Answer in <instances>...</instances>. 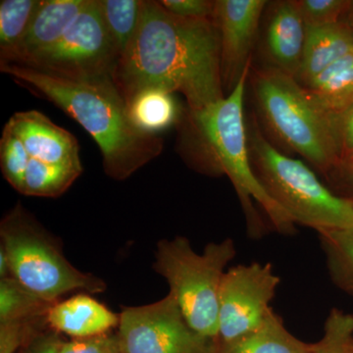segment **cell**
I'll list each match as a JSON object with an SVG mask.
<instances>
[{
  "label": "cell",
  "instance_id": "cell-29",
  "mask_svg": "<svg viewBox=\"0 0 353 353\" xmlns=\"http://www.w3.org/2000/svg\"><path fill=\"white\" fill-rule=\"evenodd\" d=\"M120 347L118 334H103L90 338L62 341L58 353H114Z\"/></svg>",
  "mask_w": 353,
  "mask_h": 353
},
{
  "label": "cell",
  "instance_id": "cell-16",
  "mask_svg": "<svg viewBox=\"0 0 353 353\" xmlns=\"http://www.w3.org/2000/svg\"><path fill=\"white\" fill-rule=\"evenodd\" d=\"M353 53V29L343 23L306 27L303 61L297 76L306 85L334 62Z\"/></svg>",
  "mask_w": 353,
  "mask_h": 353
},
{
  "label": "cell",
  "instance_id": "cell-28",
  "mask_svg": "<svg viewBox=\"0 0 353 353\" xmlns=\"http://www.w3.org/2000/svg\"><path fill=\"white\" fill-rule=\"evenodd\" d=\"M296 4L306 27H321L339 23V18L352 2L343 0H299Z\"/></svg>",
  "mask_w": 353,
  "mask_h": 353
},
{
  "label": "cell",
  "instance_id": "cell-36",
  "mask_svg": "<svg viewBox=\"0 0 353 353\" xmlns=\"http://www.w3.org/2000/svg\"><path fill=\"white\" fill-rule=\"evenodd\" d=\"M114 353H125V352H123L122 348H121V347H119V348H118V350H116V352H114Z\"/></svg>",
  "mask_w": 353,
  "mask_h": 353
},
{
  "label": "cell",
  "instance_id": "cell-30",
  "mask_svg": "<svg viewBox=\"0 0 353 353\" xmlns=\"http://www.w3.org/2000/svg\"><path fill=\"white\" fill-rule=\"evenodd\" d=\"M167 11L187 19H213L215 1L208 0H162Z\"/></svg>",
  "mask_w": 353,
  "mask_h": 353
},
{
  "label": "cell",
  "instance_id": "cell-3",
  "mask_svg": "<svg viewBox=\"0 0 353 353\" xmlns=\"http://www.w3.org/2000/svg\"><path fill=\"white\" fill-rule=\"evenodd\" d=\"M250 63L230 94L194 113V122L208 145L218 170L226 174L240 199L248 236L261 239L268 231L255 203L266 213L272 228L279 234H294L296 223L267 192L250 160L243 101Z\"/></svg>",
  "mask_w": 353,
  "mask_h": 353
},
{
  "label": "cell",
  "instance_id": "cell-37",
  "mask_svg": "<svg viewBox=\"0 0 353 353\" xmlns=\"http://www.w3.org/2000/svg\"><path fill=\"white\" fill-rule=\"evenodd\" d=\"M352 23H353V10H352Z\"/></svg>",
  "mask_w": 353,
  "mask_h": 353
},
{
  "label": "cell",
  "instance_id": "cell-31",
  "mask_svg": "<svg viewBox=\"0 0 353 353\" xmlns=\"http://www.w3.org/2000/svg\"><path fill=\"white\" fill-rule=\"evenodd\" d=\"M62 341L57 332L43 331L18 353H58Z\"/></svg>",
  "mask_w": 353,
  "mask_h": 353
},
{
  "label": "cell",
  "instance_id": "cell-35",
  "mask_svg": "<svg viewBox=\"0 0 353 353\" xmlns=\"http://www.w3.org/2000/svg\"><path fill=\"white\" fill-rule=\"evenodd\" d=\"M345 170H347L345 178H347V183L353 188V169H345Z\"/></svg>",
  "mask_w": 353,
  "mask_h": 353
},
{
  "label": "cell",
  "instance_id": "cell-18",
  "mask_svg": "<svg viewBox=\"0 0 353 353\" xmlns=\"http://www.w3.org/2000/svg\"><path fill=\"white\" fill-rule=\"evenodd\" d=\"M132 125L148 134L157 136L176 122L178 108L172 92L159 88L139 90L126 103Z\"/></svg>",
  "mask_w": 353,
  "mask_h": 353
},
{
  "label": "cell",
  "instance_id": "cell-33",
  "mask_svg": "<svg viewBox=\"0 0 353 353\" xmlns=\"http://www.w3.org/2000/svg\"><path fill=\"white\" fill-rule=\"evenodd\" d=\"M9 277H11L10 262L6 250L0 246V279Z\"/></svg>",
  "mask_w": 353,
  "mask_h": 353
},
{
  "label": "cell",
  "instance_id": "cell-17",
  "mask_svg": "<svg viewBox=\"0 0 353 353\" xmlns=\"http://www.w3.org/2000/svg\"><path fill=\"white\" fill-rule=\"evenodd\" d=\"M216 353H313V343H304L290 334L272 308L252 333L230 343H216Z\"/></svg>",
  "mask_w": 353,
  "mask_h": 353
},
{
  "label": "cell",
  "instance_id": "cell-13",
  "mask_svg": "<svg viewBox=\"0 0 353 353\" xmlns=\"http://www.w3.org/2000/svg\"><path fill=\"white\" fill-rule=\"evenodd\" d=\"M48 327L75 339L109 333L119 327L120 315L88 294H78L53 304L46 315Z\"/></svg>",
  "mask_w": 353,
  "mask_h": 353
},
{
  "label": "cell",
  "instance_id": "cell-25",
  "mask_svg": "<svg viewBox=\"0 0 353 353\" xmlns=\"http://www.w3.org/2000/svg\"><path fill=\"white\" fill-rule=\"evenodd\" d=\"M30 159L31 157L21 139L6 124L0 139V166L4 179L20 194L24 189L26 171Z\"/></svg>",
  "mask_w": 353,
  "mask_h": 353
},
{
  "label": "cell",
  "instance_id": "cell-22",
  "mask_svg": "<svg viewBox=\"0 0 353 353\" xmlns=\"http://www.w3.org/2000/svg\"><path fill=\"white\" fill-rule=\"evenodd\" d=\"M318 234L330 277L353 296V230H322Z\"/></svg>",
  "mask_w": 353,
  "mask_h": 353
},
{
  "label": "cell",
  "instance_id": "cell-10",
  "mask_svg": "<svg viewBox=\"0 0 353 353\" xmlns=\"http://www.w3.org/2000/svg\"><path fill=\"white\" fill-rule=\"evenodd\" d=\"M271 263L238 265L225 273L219 294L217 343L252 333L263 323L280 284Z\"/></svg>",
  "mask_w": 353,
  "mask_h": 353
},
{
  "label": "cell",
  "instance_id": "cell-14",
  "mask_svg": "<svg viewBox=\"0 0 353 353\" xmlns=\"http://www.w3.org/2000/svg\"><path fill=\"white\" fill-rule=\"evenodd\" d=\"M88 2V0H41L12 64H25L57 43Z\"/></svg>",
  "mask_w": 353,
  "mask_h": 353
},
{
  "label": "cell",
  "instance_id": "cell-21",
  "mask_svg": "<svg viewBox=\"0 0 353 353\" xmlns=\"http://www.w3.org/2000/svg\"><path fill=\"white\" fill-rule=\"evenodd\" d=\"M82 173L83 165L51 164L31 158L26 171L22 194L41 197L60 196Z\"/></svg>",
  "mask_w": 353,
  "mask_h": 353
},
{
  "label": "cell",
  "instance_id": "cell-8",
  "mask_svg": "<svg viewBox=\"0 0 353 353\" xmlns=\"http://www.w3.org/2000/svg\"><path fill=\"white\" fill-rule=\"evenodd\" d=\"M118 59L99 0H88L57 43L22 66L70 80H92L111 77Z\"/></svg>",
  "mask_w": 353,
  "mask_h": 353
},
{
  "label": "cell",
  "instance_id": "cell-1",
  "mask_svg": "<svg viewBox=\"0 0 353 353\" xmlns=\"http://www.w3.org/2000/svg\"><path fill=\"white\" fill-rule=\"evenodd\" d=\"M111 78L126 103L148 88L181 92L192 114L224 99L214 19L178 17L160 1H143L138 30Z\"/></svg>",
  "mask_w": 353,
  "mask_h": 353
},
{
  "label": "cell",
  "instance_id": "cell-7",
  "mask_svg": "<svg viewBox=\"0 0 353 353\" xmlns=\"http://www.w3.org/2000/svg\"><path fill=\"white\" fill-rule=\"evenodd\" d=\"M1 246L10 262L11 277L50 303L74 290L99 294L106 284L75 268L52 234L22 204L9 211L0 224Z\"/></svg>",
  "mask_w": 353,
  "mask_h": 353
},
{
  "label": "cell",
  "instance_id": "cell-32",
  "mask_svg": "<svg viewBox=\"0 0 353 353\" xmlns=\"http://www.w3.org/2000/svg\"><path fill=\"white\" fill-rule=\"evenodd\" d=\"M339 134H340L341 161L353 152V103L338 116Z\"/></svg>",
  "mask_w": 353,
  "mask_h": 353
},
{
  "label": "cell",
  "instance_id": "cell-34",
  "mask_svg": "<svg viewBox=\"0 0 353 353\" xmlns=\"http://www.w3.org/2000/svg\"><path fill=\"white\" fill-rule=\"evenodd\" d=\"M341 162L345 163V169H353V152L350 153V154L343 158Z\"/></svg>",
  "mask_w": 353,
  "mask_h": 353
},
{
  "label": "cell",
  "instance_id": "cell-23",
  "mask_svg": "<svg viewBox=\"0 0 353 353\" xmlns=\"http://www.w3.org/2000/svg\"><path fill=\"white\" fill-rule=\"evenodd\" d=\"M12 277L0 279V324L46 317L53 304Z\"/></svg>",
  "mask_w": 353,
  "mask_h": 353
},
{
  "label": "cell",
  "instance_id": "cell-19",
  "mask_svg": "<svg viewBox=\"0 0 353 353\" xmlns=\"http://www.w3.org/2000/svg\"><path fill=\"white\" fill-rule=\"evenodd\" d=\"M306 88L326 110L340 115L353 103V53L334 62Z\"/></svg>",
  "mask_w": 353,
  "mask_h": 353
},
{
  "label": "cell",
  "instance_id": "cell-4",
  "mask_svg": "<svg viewBox=\"0 0 353 353\" xmlns=\"http://www.w3.org/2000/svg\"><path fill=\"white\" fill-rule=\"evenodd\" d=\"M253 88L265 121L285 145L324 173L341 163L338 116L323 108L294 76L277 67L260 69Z\"/></svg>",
  "mask_w": 353,
  "mask_h": 353
},
{
  "label": "cell",
  "instance_id": "cell-5",
  "mask_svg": "<svg viewBox=\"0 0 353 353\" xmlns=\"http://www.w3.org/2000/svg\"><path fill=\"white\" fill-rule=\"evenodd\" d=\"M255 173L272 199L294 223L322 230H353V201L336 196L301 160L279 152L259 125L250 136Z\"/></svg>",
  "mask_w": 353,
  "mask_h": 353
},
{
  "label": "cell",
  "instance_id": "cell-12",
  "mask_svg": "<svg viewBox=\"0 0 353 353\" xmlns=\"http://www.w3.org/2000/svg\"><path fill=\"white\" fill-rule=\"evenodd\" d=\"M6 124L21 139L30 157L46 163L82 166L75 137L39 111L15 113Z\"/></svg>",
  "mask_w": 353,
  "mask_h": 353
},
{
  "label": "cell",
  "instance_id": "cell-15",
  "mask_svg": "<svg viewBox=\"0 0 353 353\" xmlns=\"http://www.w3.org/2000/svg\"><path fill=\"white\" fill-rule=\"evenodd\" d=\"M305 39L306 26L296 1L277 2L267 29V46L277 68L290 75H297Z\"/></svg>",
  "mask_w": 353,
  "mask_h": 353
},
{
  "label": "cell",
  "instance_id": "cell-9",
  "mask_svg": "<svg viewBox=\"0 0 353 353\" xmlns=\"http://www.w3.org/2000/svg\"><path fill=\"white\" fill-rule=\"evenodd\" d=\"M117 334L125 353H216V341L190 328L170 292L157 303L123 308Z\"/></svg>",
  "mask_w": 353,
  "mask_h": 353
},
{
  "label": "cell",
  "instance_id": "cell-26",
  "mask_svg": "<svg viewBox=\"0 0 353 353\" xmlns=\"http://www.w3.org/2000/svg\"><path fill=\"white\" fill-rule=\"evenodd\" d=\"M313 353H353V314L332 309L325 322L324 336L313 343Z\"/></svg>",
  "mask_w": 353,
  "mask_h": 353
},
{
  "label": "cell",
  "instance_id": "cell-24",
  "mask_svg": "<svg viewBox=\"0 0 353 353\" xmlns=\"http://www.w3.org/2000/svg\"><path fill=\"white\" fill-rule=\"evenodd\" d=\"M104 25L119 57L138 30L143 0H99Z\"/></svg>",
  "mask_w": 353,
  "mask_h": 353
},
{
  "label": "cell",
  "instance_id": "cell-11",
  "mask_svg": "<svg viewBox=\"0 0 353 353\" xmlns=\"http://www.w3.org/2000/svg\"><path fill=\"white\" fill-rule=\"evenodd\" d=\"M264 0H218L214 19L220 34L222 83L233 88L250 63Z\"/></svg>",
  "mask_w": 353,
  "mask_h": 353
},
{
  "label": "cell",
  "instance_id": "cell-2",
  "mask_svg": "<svg viewBox=\"0 0 353 353\" xmlns=\"http://www.w3.org/2000/svg\"><path fill=\"white\" fill-rule=\"evenodd\" d=\"M0 70L76 120L99 146L104 171L114 180H126L162 152L161 139L132 124L111 77L70 80L16 64Z\"/></svg>",
  "mask_w": 353,
  "mask_h": 353
},
{
  "label": "cell",
  "instance_id": "cell-6",
  "mask_svg": "<svg viewBox=\"0 0 353 353\" xmlns=\"http://www.w3.org/2000/svg\"><path fill=\"white\" fill-rule=\"evenodd\" d=\"M236 254L232 239L210 243L202 254L183 236L158 243L153 269L167 281L188 324L196 333L218 338L219 294L227 265Z\"/></svg>",
  "mask_w": 353,
  "mask_h": 353
},
{
  "label": "cell",
  "instance_id": "cell-20",
  "mask_svg": "<svg viewBox=\"0 0 353 353\" xmlns=\"http://www.w3.org/2000/svg\"><path fill=\"white\" fill-rule=\"evenodd\" d=\"M41 0L0 2V65L12 64Z\"/></svg>",
  "mask_w": 353,
  "mask_h": 353
},
{
  "label": "cell",
  "instance_id": "cell-27",
  "mask_svg": "<svg viewBox=\"0 0 353 353\" xmlns=\"http://www.w3.org/2000/svg\"><path fill=\"white\" fill-rule=\"evenodd\" d=\"M48 327L46 317L0 324V353H18Z\"/></svg>",
  "mask_w": 353,
  "mask_h": 353
}]
</instances>
